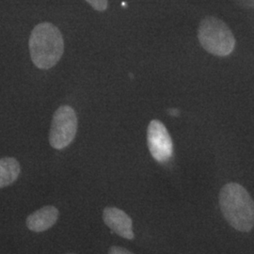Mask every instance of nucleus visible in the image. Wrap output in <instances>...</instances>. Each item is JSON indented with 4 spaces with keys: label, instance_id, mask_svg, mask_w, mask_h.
<instances>
[{
    "label": "nucleus",
    "instance_id": "1",
    "mask_svg": "<svg viewBox=\"0 0 254 254\" xmlns=\"http://www.w3.org/2000/svg\"><path fill=\"white\" fill-rule=\"evenodd\" d=\"M219 206L228 223L248 233L254 226V201L244 187L237 183L225 185L219 192Z\"/></svg>",
    "mask_w": 254,
    "mask_h": 254
},
{
    "label": "nucleus",
    "instance_id": "3",
    "mask_svg": "<svg viewBox=\"0 0 254 254\" xmlns=\"http://www.w3.org/2000/svg\"><path fill=\"white\" fill-rule=\"evenodd\" d=\"M198 39L205 51L218 57H227L236 47V38L230 27L215 16L200 21Z\"/></svg>",
    "mask_w": 254,
    "mask_h": 254
},
{
    "label": "nucleus",
    "instance_id": "6",
    "mask_svg": "<svg viewBox=\"0 0 254 254\" xmlns=\"http://www.w3.org/2000/svg\"><path fill=\"white\" fill-rule=\"evenodd\" d=\"M103 219L105 224L118 236L129 240L134 238L132 219L123 210L107 207L104 209Z\"/></svg>",
    "mask_w": 254,
    "mask_h": 254
},
{
    "label": "nucleus",
    "instance_id": "5",
    "mask_svg": "<svg viewBox=\"0 0 254 254\" xmlns=\"http://www.w3.org/2000/svg\"><path fill=\"white\" fill-rule=\"evenodd\" d=\"M147 144L152 156L158 162H166L173 156L172 136L163 123L158 120H153L148 126Z\"/></svg>",
    "mask_w": 254,
    "mask_h": 254
},
{
    "label": "nucleus",
    "instance_id": "11",
    "mask_svg": "<svg viewBox=\"0 0 254 254\" xmlns=\"http://www.w3.org/2000/svg\"><path fill=\"white\" fill-rule=\"evenodd\" d=\"M244 9H254V0H233Z\"/></svg>",
    "mask_w": 254,
    "mask_h": 254
},
{
    "label": "nucleus",
    "instance_id": "12",
    "mask_svg": "<svg viewBox=\"0 0 254 254\" xmlns=\"http://www.w3.org/2000/svg\"><path fill=\"white\" fill-rule=\"evenodd\" d=\"M169 113L172 115V116H174V117H176L178 114H179V110L178 109H169Z\"/></svg>",
    "mask_w": 254,
    "mask_h": 254
},
{
    "label": "nucleus",
    "instance_id": "10",
    "mask_svg": "<svg viewBox=\"0 0 254 254\" xmlns=\"http://www.w3.org/2000/svg\"><path fill=\"white\" fill-rule=\"evenodd\" d=\"M109 254H134L131 252H129L127 249L118 247V246H113L109 249Z\"/></svg>",
    "mask_w": 254,
    "mask_h": 254
},
{
    "label": "nucleus",
    "instance_id": "8",
    "mask_svg": "<svg viewBox=\"0 0 254 254\" xmlns=\"http://www.w3.org/2000/svg\"><path fill=\"white\" fill-rule=\"evenodd\" d=\"M21 167L14 157L0 158V189L8 187L17 180Z\"/></svg>",
    "mask_w": 254,
    "mask_h": 254
},
{
    "label": "nucleus",
    "instance_id": "7",
    "mask_svg": "<svg viewBox=\"0 0 254 254\" xmlns=\"http://www.w3.org/2000/svg\"><path fill=\"white\" fill-rule=\"evenodd\" d=\"M60 217V212L55 206H45L39 209L27 218V227L35 233H42L53 227Z\"/></svg>",
    "mask_w": 254,
    "mask_h": 254
},
{
    "label": "nucleus",
    "instance_id": "2",
    "mask_svg": "<svg viewBox=\"0 0 254 254\" xmlns=\"http://www.w3.org/2000/svg\"><path fill=\"white\" fill-rule=\"evenodd\" d=\"M30 57L37 68L48 70L60 62L64 53V37L53 24L37 25L29 37Z\"/></svg>",
    "mask_w": 254,
    "mask_h": 254
},
{
    "label": "nucleus",
    "instance_id": "4",
    "mask_svg": "<svg viewBox=\"0 0 254 254\" xmlns=\"http://www.w3.org/2000/svg\"><path fill=\"white\" fill-rule=\"evenodd\" d=\"M77 132V116L70 106L56 110L51 123L49 143L56 150H64L73 142Z\"/></svg>",
    "mask_w": 254,
    "mask_h": 254
},
{
    "label": "nucleus",
    "instance_id": "9",
    "mask_svg": "<svg viewBox=\"0 0 254 254\" xmlns=\"http://www.w3.org/2000/svg\"><path fill=\"white\" fill-rule=\"evenodd\" d=\"M91 7L97 11H105L109 7L108 0H85Z\"/></svg>",
    "mask_w": 254,
    "mask_h": 254
}]
</instances>
